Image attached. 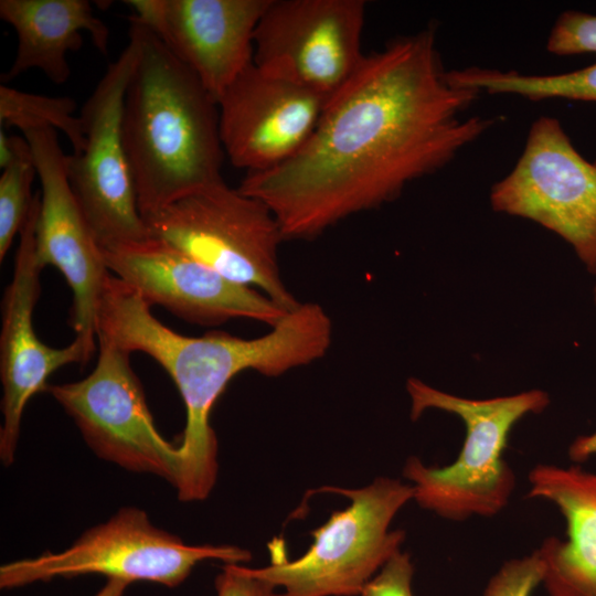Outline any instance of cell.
<instances>
[{"label": "cell", "instance_id": "obj_1", "mask_svg": "<svg viewBox=\"0 0 596 596\" xmlns=\"http://www.w3.org/2000/svg\"><path fill=\"white\" fill-rule=\"evenodd\" d=\"M479 95L447 78L434 26L396 39L364 55L295 156L237 189L270 209L284 240L315 237L395 200L493 127L500 117H465Z\"/></svg>", "mask_w": 596, "mask_h": 596}, {"label": "cell", "instance_id": "obj_2", "mask_svg": "<svg viewBox=\"0 0 596 596\" xmlns=\"http://www.w3.org/2000/svg\"><path fill=\"white\" fill-rule=\"evenodd\" d=\"M150 308L138 291L109 275L98 305L97 336L130 353L150 355L173 380L187 413L174 488L180 501H201L214 487L219 469L210 416L230 381L246 370L279 376L321 359L331 344L332 321L320 305L300 302L258 338L223 331L187 337L164 326Z\"/></svg>", "mask_w": 596, "mask_h": 596}, {"label": "cell", "instance_id": "obj_3", "mask_svg": "<svg viewBox=\"0 0 596 596\" xmlns=\"http://www.w3.org/2000/svg\"><path fill=\"white\" fill-rule=\"evenodd\" d=\"M138 56L121 117L137 203L148 220L174 201L223 180L225 156L215 99L150 29L129 18Z\"/></svg>", "mask_w": 596, "mask_h": 596}, {"label": "cell", "instance_id": "obj_4", "mask_svg": "<svg viewBox=\"0 0 596 596\" xmlns=\"http://www.w3.org/2000/svg\"><path fill=\"white\" fill-rule=\"evenodd\" d=\"M411 418L429 408L458 416L466 428L461 450L444 467L426 466L409 457L403 476L414 488V500L450 521L493 517L509 503L515 487L513 469L503 457L513 426L528 414H540L550 404L546 392L530 390L483 400L456 396L411 377Z\"/></svg>", "mask_w": 596, "mask_h": 596}, {"label": "cell", "instance_id": "obj_5", "mask_svg": "<svg viewBox=\"0 0 596 596\" xmlns=\"http://www.w3.org/2000/svg\"><path fill=\"white\" fill-rule=\"evenodd\" d=\"M318 492L347 497L351 503L336 510L310 532L312 544L294 561L274 553L272 563L249 573L283 592L278 596H359L364 586L397 552L403 530H391L396 513L414 500V488L397 479L379 477L360 489L322 487Z\"/></svg>", "mask_w": 596, "mask_h": 596}, {"label": "cell", "instance_id": "obj_6", "mask_svg": "<svg viewBox=\"0 0 596 596\" xmlns=\"http://www.w3.org/2000/svg\"><path fill=\"white\" fill-rule=\"evenodd\" d=\"M146 223L151 236L234 283L262 289L284 310L300 305L280 276L284 236L275 215L224 180L174 201Z\"/></svg>", "mask_w": 596, "mask_h": 596}, {"label": "cell", "instance_id": "obj_7", "mask_svg": "<svg viewBox=\"0 0 596 596\" xmlns=\"http://www.w3.org/2000/svg\"><path fill=\"white\" fill-rule=\"evenodd\" d=\"M252 554L233 545H189L156 528L138 508H124L108 521L85 531L58 553L7 563L0 587L14 588L56 577L100 574L128 584L137 581L180 585L200 562H249Z\"/></svg>", "mask_w": 596, "mask_h": 596}, {"label": "cell", "instance_id": "obj_8", "mask_svg": "<svg viewBox=\"0 0 596 596\" xmlns=\"http://www.w3.org/2000/svg\"><path fill=\"white\" fill-rule=\"evenodd\" d=\"M95 369L83 380L47 384L45 392L74 421L102 459L135 472L156 475L173 487L179 478L178 446L155 426L130 352L97 336Z\"/></svg>", "mask_w": 596, "mask_h": 596}, {"label": "cell", "instance_id": "obj_9", "mask_svg": "<svg viewBox=\"0 0 596 596\" xmlns=\"http://www.w3.org/2000/svg\"><path fill=\"white\" fill-rule=\"evenodd\" d=\"M128 34V44L81 110L84 149L65 157L73 193L100 248L151 236L138 209L121 132L125 93L138 56V41Z\"/></svg>", "mask_w": 596, "mask_h": 596}, {"label": "cell", "instance_id": "obj_10", "mask_svg": "<svg viewBox=\"0 0 596 596\" xmlns=\"http://www.w3.org/2000/svg\"><path fill=\"white\" fill-rule=\"evenodd\" d=\"M497 212L531 220L556 233L596 274V160L574 147L558 119L538 118L521 157L491 190Z\"/></svg>", "mask_w": 596, "mask_h": 596}, {"label": "cell", "instance_id": "obj_11", "mask_svg": "<svg viewBox=\"0 0 596 596\" xmlns=\"http://www.w3.org/2000/svg\"><path fill=\"white\" fill-rule=\"evenodd\" d=\"M364 13L362 0H270L254 33L253 63L329 97L364 57Z\"/></svg>", "mask_w": 596, "mask_h": 596}, {"label": "cell", "instance_id": "obj_12", "mask_svg": "<svg viewBox=\"0 0 596 596\" xmlns=\"http://www.w3.org/2000/svg\"><path fill=\"white\" fill-rule=\"evenodd\" d=\"M21 131L41 182L36 258L43 268L56 267L67 281L73 294L70 326L89 360L96 350L97 311L109 269L73 193L56 129L36 125Z\"/></svg>", "mask_w": 596, "mask_h": 596}, {"label": "cell", "instance_id": "obj_13", "mask_svg": "<svg viewBox=\"0 0 596 596\" xmlns=\"http://www.w3.org/2000/svg\"><path fill=\"white\" fill-rule=\"evenodd\" d=\"M116 277L150 306L199 326L247 318L274 327L288 312L265 294L234 283L156 236L102 248Z\"/></svg>", "mask_w": 596, "mask_h": 596}, {"label": "cell", "instance_id": "obj_14", "mask_svg": "<svg viewBox=\"0 0 596 596\" xmlns=\"http://www.w3.org/2000/svg\"><path fill=\"white\" fill-rule=\"evenodd\" d=\"M41 192L34 193L30 212L20 231L13 275L2 298L0 333V379L2 424L0 459L8 467L14 460L21 419L28 401L45 391L49 376L71 363L88 360L83 344L74 339L64 348L43 343L33 327V310L41 292L43 267L35 253V228Z\"/></svg>", "mask_w": 596, "mask_h": 596}, {"label": "cell", "instance_id": "obj_15", "mask_svg": "<svg viewBox=\"0 0 596 596\" xmlns=\"http://www.w3.org/2000/svg\"><path fill=\"white\" fill-rule=\"evenodd\" d=\"M328 98L252 63L217 102L225 156L247 172L279 166L309 139Z\"/></svg>", "mask_w": 596, "mask_h": 596}, {"label": "cell", "instance_id": "obj_16", "mask_svg": "<svg viewBox=\"0 0 596 596\" xmlns=\"http://www.w3.org/2000/svg\"><path fill=\"white\" fill-rule=\"evenodd\" d=\"M269 2L167 0L161 41L195 73L217 103L253 63L254 33Z\"/></svg>", "mask_w": 596, "mask_h": 596}, {"label": "cell", "instance_id": "obj_17", "mask_svg": "<svg viewBox=\"0 0 596 596\" xmlns=\"http://www.w3.org/2000/svg\"><path fill=\"white\" fill-rule=\"evenodd\" d=\"M528 498L557 507L566 540L546 538L539 547L550 596H596V472L581 466L539 464L528 476Z\"/></svg>", "mask_w": 596, "mask_h": 596}, {"label": "cell", "instance_id": "obj_18", "mask_svg": "<svg viewBox=\"0 0 596 596\" xmlns=\"http://www.w3.org/2000/svg\"><path fill=\"white\" fill-rule=\"evenodd\" d=\"M0 18L18 35L15 58L1 75V84L31 68L56 85L64 84L71 75L67 53L81 49L82 31L88 32L102 54L108 51L109 30L86 0H1Z\"/></svg>", "mask_w": 596, "mask_h": 596}, {"label": "cell", "instance_id": "obj_19", "mask_svg": "<svg viewBox=\"0 0 596 596\" xmlns=\"http://www.w3.org/2000/svg\"><path fill=\"white\" fill-rule=\"evenodd\" d=\"M450 83L480 93L513 94L532 102L563 98L596 102V63L568 73L526 75L470 66L447 72Z\"/></svg>", "mask_w": 596, "mask_h": 596}, {"label": "cell", "instance_id": "obj_20", "mask_svg": "<svg viewBox=\"0 0 596 596\" xmlns=\"http://www.w3.org/2000/svg\"><path fill=\"white\" fill-rule=\"evenodd\" d=\"M76 102L71 97H51L0 85V125L2 128L44 125L61 130L74 155L85 147L82 120L74 116Z\"/></svg>", "mask_w": 596, "mask_h": 596}, {"label": "cell", "instance_id": "obj_21", "mask_svg": "<svg viewBox=\"0 0 596 596\" xmlns=\"http://www.w3.org/2000/svg\"><path fill=\"white\" fill-rule=\"evenodd\" d=\"M12 158L0 177V262L20 234L31 209V187L38 174L34 156L24 136H11Z\"/></svg>", "mask_w": 596, "mask_h": 596}, {"label": "cell", "instance_id": "obj_22", "mask_svg": "<svg viewBox=\"0 0 596 596\" xmlns=\"http://www.w3.org/2000/svg\"><path fill=\"white\" fill-rule=\"evenodd\" d=\"M545 563L539 549L504 562L488 581L482 596H532L543 584Z\"/></svg>", "mask_w": 596, "mask_h": 596}, {"label": "cell", "instance_id": "obj_23", "mask_svg": "<svg viewBox=\"0 0 596 596\" xmlns=\"http://www.w3.org/2000/svg\"><path fill=\"white\" fill-rule=\"evenodd\" d=\"M546 50L555 55L596 53V15L565 11L555 21Z\"/></svg>", "mask_w": 596, "mask_h": 596}, {"label": "cell", "instance_id": "obj_24", "mask_svg": "<svg viewBox=\"0 0 596 596\" xmlns=\"http://www.w3.org/2000/svg\"><path fill=\"white\" fill-rule=\"evenodd\" d=\"M414 564L405 552L394 554L364 586L359 596H414Z\"/></svg>", "mask_w": 596, "mask_h": 596}, {"label": "cell", "instance_id": "obj_25", "mask_svg": "<svg viewBox=\"0 0 596 596\" xmlns=\"http://www.w3.org/2000/svg\"><path fill=\"white\" fill-rule=\"evenodd\" d=\"M216 596H278L276 587L246 566L225 564L215 578Z\"/></svg>", "mask_w": 596, "mask_h": 596}, {"label": "cell", "instance_id": "obj_26", "mask_svg": "<svg viewBox=\"0 0 596 596\" xmlns=\"http://www.w3.org/2000/svg\"><path fill=\"white\" fill-rule=\"evenodd\" d=\"M134 11V17L162 39L167 26V0L124 1Z\"/></svg>", "mask_w": 596, "mask_h": 596}, {"label": "cell", "instance_id": "obj_27", "mask_svg": "<svg viewBox=\"0 0 596 596\" xmlns=\"http://www.w3.org/2000/svg\"><path fill=\"white\" fill-rule=\"evenodd\" d=\"M596 455V430L588 435L576 437L568 447V457L572 461L582 464Z\"/></svg>", "mask_w": 596, "mask_h": 596}, {"label": "cell", "instance_id": "obj_28", "mask_svg": "<svg viewBox=\"0 0 596 596\" xmlns=\"http://www.w3.org/2000/svg\"><path fill=\"white\" fill-rule=\"evenodd\" d=\"M129 584L116 579L108 578L106 584L95 594V596H123Z\"/></svg>", "mask_w": 596, "mask_h": 596}, {"label": "cell", "instance_id": "obj_29", "mask_svg": "<svg viewBox=\"0 0 596 596\" xmlns=\"http://www.w3.org/2000/svg\"><path fill=\"white\" fill-rule=\"evenodd\" d=\"M13 153L11 136H8L4 128H0V167L3 169L11 160Z\"/></svg>", "mask_w": 596, "mask_h": 596}, {"label": "cell", "instance_id": "obj_30", "mask_svg": "<svg viewBox=\"0 0 596 596\" xmlns=\"http://www.w3.org/2000/svg\"><path fill=\"white\" fill-rule=\"evenodd\" d=\"M595 275H596V274H595ZM594 292H595V302H596V286H595V291H594Z\"/></svg>", "mask_w": 596, "mask_h": 596}]
</instances>
